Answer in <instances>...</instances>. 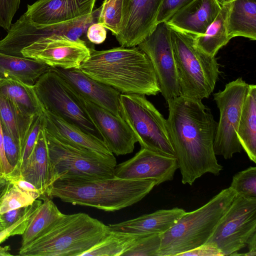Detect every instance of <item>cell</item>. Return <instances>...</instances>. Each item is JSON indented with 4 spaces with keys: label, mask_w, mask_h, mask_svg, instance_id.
Segmentation results:
<instances>
[{
    "label": "cell",
    "mask_w": 256,
    "mask_h": 256,
    "mask_svg": "<svg viewBox=\"0 0 256 256\" xmlns=\"http://www.w3.org/2000/svg\"><path fill=\"white\" fill-rule=\"evenodd\" d=\"M230 38L242 36L256 40V0H236L231 2L228 16Z\"/></svg>",
    "instance_id": "26"
},
{
    "label": "cell",
    "mask_w": 256,
    "mask_h": 256,
    "mask_svg": "<svg viewBox=\"0 0 256 256\" xmlns=\"http://www.w3.org/2000/svg\"><path fill=\"white\" fill-rule=\"evenodd\" d=\"M192 0H162L157 17V24L166 22L178 10Z\"/></svg>",
    "instance_id": "40"
},
{
    "label": "cell",
    "mask_w": 256,
    "mask_h": 256,
    "mask_svg": "<svg viewBox=\"0 0 256 256\" xmlns=\"http://www.w3.org/2000/svg\"><path fill=\"white\" fill-rule=\"evenodd\" d=\"M180 95L202 100L213 92L220 64L195 44L194 36L170 28Z\"/></svg>",
    "instance_id": "6"
},
{
    "label": "cell",
    "mask_w": 256,
    "mask_h": 256,
    "mask_svg": "<svg viewBox=\"0 0 256 256\" xmlns=\"http://www.w3.org/2000/svg\"><path fill=\"white\" fill-rule=\"evenodd\" d=\"M220 6L231 2L236 0H217Z\"/></svg>",
    "instance_id": "49"
},
{
    "label": "cell",
    "mask_w": 256,
    "mask_h": 256,
    "mask_svg": "<svg viewBox=\"0 0 256 256\" xmlns=\"http://www.w3.org/2000/svg\"><path fill=\"white\" fill-rule=\"evenodd\" d=\"M162 0H124L116 40L122 47L136 46L155 28Z\"/></svg>",
    "instance_id": "15"
},
{
    "label": "cell",
    "mask_w": 256,
    "mask_h": 256,
    "mask_svg": "<svg viewBox=\"0 0 256 256\" xmlns=\"http://www.w3.org/2000/svg\"><path fill=\"white\" fill-rule=\"evenodd\" d=\"M100 8L90 14L73 20L48 25L36 24L23 14L12 24L4 38L0 40V52L23 57L21 50L42 38L63 37L75 41L81 37L88 27L98 22Z\"/></svg>",
    "instance_id": "10"
},
{
    "label": "cell",
    "mask_w": 256,
    "mask_h": 256,
    "mask_svg": "<svg viewBox=\"0 0 256 256\" xmlns=\"http://www.w3.org/2000/svg\"><path fill=\"white\" fill-rule=\"evenodd\" d=\"M21 0H0V26L8 30L18 10Z\"/></svg>",
    "instance_id": "39"
},
{
    "label": "cell",
    "mask_w": 256,
    "mask_h": 256,
    "mask_svg": "<svg viewBox=\"0 0 256 256\" xmlns=\"http://www.w3.org/2000/svg\"></svg>",
    "instance_id": "52"
},
{
    "label": "cell",
    "mask_w": 256,
    "mask_h": 256,
    "mask_svg": "<svg viewBox=\"0 0 256 256\" xmlns=\"http://www.w3.org/2000/svg\"><path fill=\"white\" fill-rule=\"evenodd\" d=\"M96 0H38L27 6L24 15L32 22L48 25L90 14Z\"/></svg>",
    "instance_id": "19"
},
{
    "label": "cell",
    "mask_w": 256,
    "mask_h": 256,
    "mask_svg": "<svg viewBox=\"0 0 256 256\" xmlns=\"http://www.w3.org/2000/svg\"><path fill=\"white\" fill-rule=\"evenodd\" d=\"M137 46L150 60L160 92L166 101L180 96L170 29L166 22L158 24L152 32Z\"/></svg>",
    "instance_id": "13"
},
{
    "label": "cell",
    "mask_w": 256,
    "mask_h": 256,
    "mask_svg": "<svg viewBox=\"0 0 256 256\" xmlns=\"http://www.w3.org/2000/svg\"><path fill=\"white\" fill-rule=\"evenodd\" d=\"M42 113L44 130L60 142L106 156L114 154L102 140L84 132L43 108Z\"/></svg>",
    "instance_id": "21"
},
{
    "label": "cell",
    "mask_w": 256,
    "mask_h": 256,
    "mask_svg": "<svg viewBox=\"0 0 256 256\" xmlns=\"http://www.w3.org/2000/svg\"><path fill=\"white\" fill-rule=\"evenodd\" d=\"M236 194L248 199L256 200V168L250 166L234 176L230 185Z\"/></svg>",
    "instance_id": "33"
},
{
    "label": "cell",
    "mask_w": 256,
    "mask_h": 256,
    "mask_svg": "<svg viewBox=\"0 0 256 256\" xmlns=\"http://www.w3.org/2000/svg\"><path fill=\"white\" fill-rule=\"evenodd\" d=\"M231 2L221 6L214 21L202 35L194 36L196 46L206 54L215 56L230 40L228 34V16Z\"/></svg>",
    "instance_id": "27"
},
{
    "label": "cell",
    "mask_w": 256,
    "mask_h": 256,
    "mask_svg": "<svg viewBox=\"0 0 256 256\" xmlns=\"http://www.w3.org/2000/svg\"><path fill=\"white\" fill-rule=\"evenodd\" d=\"M167 126L183 184L222 170L214 150L217 122L201 100L180 95L166 100Z\"/></svg>",
    "instance_id": "1"
},
{
    "label": "cell",
    "mask_w": 256,
    "mask_h": 256,
    "mask_svg": "<svg viewBox=\"0 0 256 256\" xmlns=\"http://www.w3.org/2000/svg\"><path fill=\"white\" fill-rule=\"evenodd\" d=\"M220 8L217 0H193L166 22L172 28L198 36L206 32Z\"/></svg>",
    "instance_id": "20"
},
{
    "label": "cell",
    "mask_w": 256,
    "mask_h": 256,
    "mask_svg": "<svg viewBox=\"0 0 256 256\" xmlns=\"http://www.w3.org/2000/svg\"><path fill=\"white\" fill-rule=\"evenodd\" d=\"M10 182V186L0 202V214L14 209L28 206L36 200L16 185Z\"/></svg>",
    "instance_id": "34"
},
{
    "label": "cell",
    "mask_w": 256,
    "mask_h": 256,
    "mask_svg": "<svg viewBox=\"0 0 256 256\" xmlns=\"http://www.w3.org/2000/svg\"><path fill=\"white\" fill-rule=\"evenodd\" d=\"M120 106L122 118L134 132L141 148L175 157L166 120L145 95L120 94Z\"/></svg>",
    "instance_id": "9"
},
{
    "label": "cell",
    "mask_w": 256,
    "mask_h": 256,
    "mask_svg": "<svg viewBox=\"0 0 256 256\" xmlns=\"http://www.w3.org/2000/svg\"><path fill=\"white\" fill-rule=\"evenodd\" d=\"M178 168L176 157L141 148L132 158L116 165L114 176L126 180H151L158 186L172 180Z\"/></svg>",
    "instance_id": "16"
},
{
    "label": "cell",
    "mask_w": 256,
    "mask_h": 256,
    "mask_svg": "<svg viewBox=\"0 0 256 256\" xmlns=\"http://www.w3.org/2000/svg\"><path fill=\"white\" fill-rule=\"evenodd\" d=\"M0 176H2V175L0 174Z\"/></svg>",
    "instance_id": "51"
},
{
    "label": "cell",
    "mask_w": 256,
    "mask_h": 256,
    "mask_svg": "<svg viewBox=\"0 0 256 256\" xmlns=\"http://www.w3.org/2000/svg\"><path fill=\"white\" fill-rule=\"evenodd\" d=\"M247 246L248 247V252L244 254L246 256H255L256 255V234H254L249 240Z\"/></svg>",
    "instance_id": "46"
},
{
    "label": "cell",
    "mask_w": 256,
    "mask_h": 256,
    "mask_svg": "<svg viewBox=\"0 0 256 256\" xmlns=\"http://www.w3.org/2000/svg\"><path fill=\"white\" fill-rule=\"evenodd\" d=\"M248 89L249 84L238 78L226 84L222 90L214 94L220 112L214 141L216 156H222L226 160L242 152L236 132Z\"/></svg>",
    "instance_id": "12"
},
{
    "label": "cell",
    "mask_w": 256,
    "mask_h": 256,
    "mask_svg": "<svg viewBox=\"0 0 256 256\" xmlns=\"http://www.w3.org/2000/svg\"><path fill=\"white\" fill-rule=\"evenodd\" d=\"M5 228L3 222L0 217V232Z\"/></svg>",
    "instance_id": "50"
},
{
    "label": "cell",
    "mask_w": 256,
    "mask_h": 256,
    "mask_svg": "<svg viewBox=\"0 0 256 256\" xmlns=\"http://www.w3.org/2000/svg\"><path fill=\"white\" fill-rule=\"evenodd\" d=\"M242 149L250 160L256 162V86L249 84L237 129Z\"/></svg>",
    "instance_id": "25"
},
{
    "label": "cell",
    "mask_w": 256,
    "mask_h": 256,
    "mask_svg": "<svg viewBox=\"0 0 256 256\" xmlns=\"http://www.w3.org/2000/svg\"><path fill=\"white\" fill-rule=\"evenodd\" d=\"M14 170L8 163L4 154L2 128L0 121V174L5 177L11 174Z\"/></svg>",
    "instance_id": "45"
},
{
    "label": "cell",
    "mask_w": 256,
    "mask_h": 256,
    "mask_svg": "<svg viewBox=\"0 0 256 256\" xmlns=\"http://www.w3.org/2000/svg\"><path fill=\"white\" fill-rule=\"evenodd\" d=\"M52 170V184L60 178L89 180L111 178L116 161L86 148L74 147L58 140L44 130ZM51 184V185H52Z\"/></svg>",
    "instance_id": "7"
},
{
    "label": "cell",
    "mask_w": 256,
    "mask_h": 256,
    "mask_svg": "<svg viewBox=\"0 0 256 256\" xmlns=\"http://www.w3.org/2000/svg\"><path fill=\"white\" fill-rule=\"evenodd\" d=\"M6 178L10 182L16 185L20 188L30 194L36 200L40 199V192L30 182L18 176H10Z\"/></svg>",
    "instance_id": "42"
},
{
    "label": "cell",
    "mask_w": 256,
    "mask_h": 256,
    "mask_svg": "<svg viewBox=\"0 0 256 256\" xmlns=\"http://www.w3.org/2000/svg\"><path fill=\"white\" fill-rule=\"evenodd\" d=\"M108 226L88 214H64L42 235L20 248L22 256H82L98 243Z\"/></svg>",
    "instance_id": "4"
},
{
    "label": "cell",
    "mask_w": 256,
    "mask_h": 256,
    "mask_svg": "<svg viewBox=\"0 0 256 256\" xmlns=\"http://www.w3.org/2000/svg\"><path fill=\"white\" fill-rule=\"evenodd\" d=\"M42 202L41 200H36L30 205L28 210L22 218L0 232V244L10 236L22 235L26 229L31 216Z\"/></svg>",
    "instance_id": "37"
},
{
    "label": "cell",
    "mask_w": 256,
    "mask_h": 256,
    "mask_svg": "<svg viewBox=\"0 0 256 256\" xmlns=\"http://www.w3.org/2000/svg\"><path fill=\"white\" fill-rule=\"evenodd\" d=\"M30 206L14 209L2 214L0 217L3 222L4 228H6L15 223L22 218Z\"/></svg>",
    "instance_id": "44"
},
{
    "label": "cell",
    "mask_w": 256,
    "mask_h": 256,
    "mask_svg": "<svg viewBox=\"0 0 256 256\" xmlns=\"http://www.w3.org/2000/svg\"><path fill=\"white\" fill-rule=\"evenodd\" d=\"M64 214L52 199L46 198L31 216L22 236L20 248L24 247L46 232Z\"/></svg>",
    "instance_id": "29"
},
{
    "label": "cell",
    "mask_w": 256,
    "mask_h": 256,
    "mask_svg": "<svg viewBox=\"0 0 256 256\" xmlns=\"http://www.w3.org/2000/svg\"><path fill=\"white\" fill-rule=\"evenodd\" d=\"M90 50L88 58L78 68L89 77L122 94L156 96L160 92L151 62L138 46Z\"/></svg>",
    "instance_id": "2"
},
{
    "label": "cell",
    "mask_w": 256,
    "mask_h": 256,
    "mask_svg": "<svg viewBox=\"0 0 256 256\" xmlns=\"http://www.w3.org/2000/svg\"><path fill=\"white\" fill-rule=\"evenodd\" d=\"M2 128L4 154L8 163L14 168L13 172L17 168L20 158L21 148L8 132L4 128Z\"/></svg>",
    "instance_id": "38"
},
{
    "label": "cell",
    "mask_w": 256,
    "mask_h": 256,
    "mask_svg": "<svg viewBox=\"0 0 256 256\" xmlns=\"http://www.w3.org/2000/svg\"><path fill=\"white\" fill-rule=\"evenodd\" d=\"M34 88L44 110L103 140L86 109L84 98L50 66Z\"/></svg>",
    "instance_id": "8"
},
{
    "label": "cell",
    "mask_w": 256,
    "mask_h": 256,
    "mask_svg": "<svg viewBox=\"0 0 256 256\" xmlns=\"http://www.w3.org/2000/svg\"><path fill=\"white\" fill-rule=\"evenodd\" d=\"M0 96L10 100L24 114L36 116L42 113L34 86L13 79L0 80Z\"/></svg>",
    "instance_id": "28"
},
{
    "label": "cell",
    "mask_w": 256,
    "mask_h": 256,
    "mask_svg": "<svg viewBox=\"0 0 256 256\" xmlns=\"http://www.w3.org/2000/svg\"><path fill=\"white\" fill-rule=\"evenodd\" d=\"M236 195L231 188H224L202 206L186 212L160 235L157 256H180L205 244Z\"/></svg>",
    "instance_id": "5"
},
{
    "label": "cell",
    "mask_w": 256,
    "mask_h": 256,
    "mask_svg": "<svg viewBox=\"0 0 256 256\" xmlns=\"http://www.w3.org/2000/svg\"><path fill=\"white\" fill-rule=\"evenodd\" d=\"M10 184L9 180L3 176H0V202Z\"/></svg>",
    "instance_id": "47"
},
{
    "label": "cell",
    "mask_w": 256,
    "mask_h": 256,
    "mask_svg": "<svg viewBox=\"0 0 256 256\" xmlns=\"http://www.w3.org/2000/svg\"><path fill=\"white\" fill-rule=\"evenodd\" d=\"M161 234H142L123 256H157L161 244Z\"/></svg>",
    "instance_id": "35"
},
{
    "label": "cell",
    "mask_w": 256,
    "mask_h": 256,
    "mask_svg": "<svg viewBox=\"0 0 256 256\" xmlns=\"http://www.w3.org/2000/svg\"><path fill=\"white\" fill-rule=\"evenodd\" d=\"M46 64L35 60L0 52V79H13L34 86L49 69Z\"/></svg>",
    "instance_id": "24"
},
{
    "label": "cell",
    "mask_w": 256,
    "mask_h": 256,
    "mask_svg": "<svg viewBox=\"0 0 256 256\" xmlns=\"http://www.w3.org/2000/svg\"><path fill=\"white\" fill-rule=\"evenodd\" d=\"M50 68L62 78L82 98L116 116H122L120 92L118 90L89 77L78 68Z\"/></svg>",
    "instance_id": "18"
},
{
    "label": "cell",
    "mask_w": 256,
    "mask_h": 256,
    "mask_svg": "<svg viewBox=\"0 0 256 256\" xmlns=\"http://www.w3.org/2000/svg\"><path fill=\"white\" fill-rule=\"evenodd\" d=\"M21 54L50 67L68 69L78 68L88 58L90 50L84 40L50 36L38 39L23 48Z\"/></svg>",
    "instance_id": "14"
},
{
    "label": "cell",
    "mask_w": 256,
    "mask_h": 256,
    "mask_svg": "<svg viewBox=\"0 0 256 256\" xmlns=\"http://www.w3.org/2000/svg\"><path fill=\"white\" fill-rule=\"evenodd\" d=\"M90 118L110 150L116 156L132 153L138 140L122 116L84 99Z\"/></svg>",
    "instance_id": "17"
},
{
    "label": "cell",
    "mask_w": 256,
    "mask_h": 256,
    "mask_svg": "<svg viewBox=\"0 0 256 256\" xmlns=\"http://www.w3.org/2000/svg\"><path fill=\"white\" fill-rule=\"evenodd\" d=\"M36 116L22 112L12 102L0 96V121L2 126L19 144L21 152Z\"/></svg>",
    "instance_id": "30"
},
{
    "label": "cell",
    "mask_w": 256,
    "mask_h": 256,
    "mask_svg": "<svg viewBox=\"0 0 256 256\" xmlns=\"http://www.w3.org/2000/svg\"><path fill=\"white\" fill-rule=\"evenodd\" d=\"M256 234V200L236 195L206 244L216 248L222 256H234Z\"/></svg>",
    "instance_id": "11"
},
{
    "label": "cell",
    "mask_w": 256,
    "mask_h": 256,
    "mask_svg": "<svg viewBox=\"0 0 256 256\" xmlns=\"http://www.w3.org/2000/svg\"><path fill=\"white\" fill-rule=\"evenodd\" d=\"M141 235L110 230L98 243L82 256H123Z\"/></svg>",
    "instance_id": "31"
},
{
    "label": "cell",
    "mask_w": 256,
    "mask_h": 256,
    "mask_svg": "<svg viewBox=\"0 0 256 256\" xmlns=\"http://www.w3.org/2000/svg\"><path fill=\"white\" fill-rule=\"evenodd\" d=\"M86 34L90 42L98 44L102 43L106 40L107 32L102 24L96 22L88 27Z\"/></svg>",
    "instance_id": "41"
},
{
    "label": "cell",
    "mask_w": 256,
    "mask_h": 256,
    "mask_svg": "<svg viewBox=\"0 0 256 256\" xmlns=\"http://www.w3.org/2000/svg\"><path fill=\"white\" fill-rule=\"evenodd\" d=\"M156 186L151 180H132L114 177L89 180L60 178L48 188L45 198L114 212L140 201Z\"/></svg>",
    "instance_id": "3"
},
{
    "label": "cell",
    "mask_w": 256,
    "mask_h": 256,
    "mask_svg": "<svg viewBox=\"0 0 256 256\" xmlns=\"http://www.w3.org/2000/svg\"><path fill=\"white\" fill-rule=\"evenodd\" d=\"M18 176L34 185L44 200L52 184V170L47 142L44 129L40 130L30 156L20 168Z\"/></svg>",
    "instance_id": "22"
},
{
    "label": "cell",
    "mask_w": 256,
    "mask_h": 256,
    "mask_svg": "<svg viewBox=\"0 0 256 256\" xmlns=\"http://www.w3.org/2000/svg\"><path fill=\"white\" fill-rule=\"evenodd\" d=\"M124 0H104L100 8L98 22L110 30L115 36L118 33L122 18Z\"/></svg>",
    "instance_id": "32"
},
{
    "label": "cell",
    "mask_w": 256,
    "mask_h": 256,
    "mask_svg": "<svg viewBox=\"0 0 256 256\" xmlns=\"http://www.w3.org/2000/svg\"><path fill=\"white\" fill-rule=\"evenodd\" d=\"M43 127L44 115L42 113L35 116L22 148L20 158L18 167L13 172L7 176H18L21 166L31 154L39 132Z\"/></svg>",
    "instance_id": "36"
},
{
    "label": "cell",
    "mask_w": 256,
    "mask_h": 256,
    "mask_svg": "<svg viewBox=\"0 0 256 256\" xmlns=\"http://www.w3.org/2000/svg\"><path fill=\"white\" fill-rule=\"evenodd\" d=\"M10 246H0V256H10L12 254L10 253Z\"/></svg>",
    "instance_id": "48"
},
{
    "label": "cell",
    "mask_w": 256,
    "mask_h": 256,
    "mask_svg": "<svg viewBox=\"0 0 256 256\" xmlns=\"http://www.w3.org/2000/svg\"><path fill=\"white\" fill-rule=\"evenodd\" d=\"M186 212L183 208L160 210L149 214L108 225L110 230L138 234H163Z\"/></svg>",
    "instance_id": "23"
},
{
    "label": "cell",
    "mask_w": 256,
    "mask_h": 256,
    "mask_svg": "<svg viewBox=\"0 0 256 256\" xmlns=\"http://www.w3.org/2000/svg\"><path fill=\"white\" fill-rule=\"evenodd\" d=\"M182 256H222L220 251L215 246L205 244L194 249L180 254Z\"/></svg>",
    "instance_id": "43"
}]
</instances>
